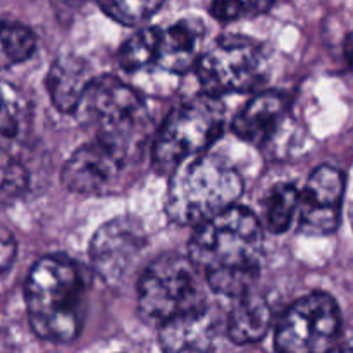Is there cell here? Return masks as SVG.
Segmentation results:
<instances>
[{
	"instance_id": "cell-9",
	"label": "cell",
	"mask_w": 353,
	"mask_h": 353,
	"mask_svg": "<svg viewBox=\"0 0 353 353\" xmlns=\"http://www.w3.org/2000/svg\"><path fill=\"white\" fill-rule=\"evenodd\" d=\"M145 247V231L137 219L116 217L95 231L90 259L100 279L119 283Z\"/></svg>"
},
{
	"instance_id": "cell-12",
	"label": "cell",
	"mask_w": 353,
	"mask_h": 353,
	"mask_svg": "<svg viewBox=\"0 0 353 353\" xmlns=\"http://www.w3.org/2000/svg\"><path fill=\"white\" fill-rule=\"evenodd\" d=\"M203 30L196 21L186 19L168 28H157L154 68L183 74L195 68L200 57Z\"/></svg>"
},
{
	"instance_id": "cell-26",
	"label": "cell",
	"mask_w": 353,
	"mask_h": 353,
	"mask_svg": "<svg viewBox=\"0 0 353 353\" xmlns=\"http://www.w3.org/2000/svg\"><path fill=\"white\" fill-rule=\"evenodd\" d=\"M345 55H347L348 64H350L353 69V33L348 34L347 41H345Z\"/></svg>"
},
{
	"instance_id": "cell-27",
	"label": "cell",
	"mask_w": 353,
	"mask_h": 353,
	"mask_svg": "<svg viewBox=\"0 0 353 353\" xmlns=\"http://www.w3.org/2000/svg\"><path fill=\"white\" fill-rule=\"evenodd\" d=\"M59 2L65 3V6H78V3H83L85 0H59Z\"/></svg>"
},
{
	"instance_id": "cell-6",
	"label": "cell",
	"mask_w": 353,
	"mask_h": 353,
	"mask_svg": "<svg viewBox=\"0 0 353 353\" xmlns=\"http://www.w3.org/2000/svg\"><path fill=\"white\" fill-rule=\"evenodd\" d=\"M224 109L212 95L195 97L169 112L154 140V164L174 171L181 162L199 155L223 133Z\"/></svg>"
},
{
	"instance_id": "cell-3",
	"label": "cell",
	"mask_w": 353,
	"mask_h": 353,
	"mask_svg": "<svg viewBox=\"0 0 353 353\" xmlns=\"http://www.w3.org/2000/svg\"><path fill=\"white\" fill-rule=\"evenodd\" d=\"M243 183L238 172L212 155H195L174 169L165 210L181 226H200L240 199Z\"/></svg>"
},
{
	"instance_id": "cell-13",
	"label": "cell",
	"mask_w": 353,
	"mask_h": 353,
	"mask_svg": "<svg viewBox=\"0 0 353 353\" xmlns=\"http://www.w3.org/2000/svg\"><path fill=\"white\" fill-rule=\"evenodd\" d=\"M216 334V323L205 307L161 324L159 341L164 353H212Z\"/></svg>"
},
{
	"instance_id": "cell-24",
	"label": "cell",
	"mask_w": 353,
	"mask_h": 353,
	"mask_svg": "<svg viewBox=\"0 0 353 353\" xmlns=\"http://www.w3.org/2000/svg\"><path fill=\"white\" fill-rule=\"evenodd\" d=\"M17 245L14 240L12 233L7 230L6 226L0 224V276L6 274L10 269V265L14 264V259H16Z\"/></svg>"
},
{
	"instance_id": "cell-4",
	"label": "cell",
	"mask_w": 353,
	"mask_h": 353,
	"mask_svg": "<svg viewBox=\"0 0 353 353\" xmlns=\"http://www.w3.org/2000/svg\"><path fill=\"white\" fill-rule=\"evenodd\" d=\"M76 112L93 140L116 148L126 159L143 143L148 130L143 99L112 76L93 79Z\"/></svg>"
},
{
	"instance_id": "cell-1",
	"label": "cell",
	"mask_w": 353,
	"mask_h": 353,
	"mask_svg": "<svg viewBox=\"0 0 353 353\" xmlns=\"http://www.w3.org/2000/svg\"><path fill=\"white\" fill-rule=\"evenodd\" d=\"M262 243L255 214L233 205L196 226L190 259L214 292L236 299L252 290L257 279Z\"/></svg>"
},
{
	"instance_id": "cell-17",
	"label": "cell",
	"mask_w": 353,
	"mask_h": 353,
	"mask_svg": "<svg viewBox=\"0 0 353 353\" xmlns=\"http://www.w3.org/2000/svg\"><path fill=\"white\" fill-rule=\"evenodd\" d=\"M37 38L21 23L0 19V71L23 64L33 55Z\"/></svg>"
},
{
	"instance_id": "cell-5",
	"label": "cell",
	"mask_w": 353,
	"mask_h": 353,
	"mask_svg": "<svg viewBox=\"0 0 353 353\" xmlns=\"http://www.w3.org/2000/svg\"><path fill=\"white\" fill-rule=\"evenodd\" d=\"M200 276L190 257L165 254L155 259L138 283V312L143 321L161 326L172 317L205 309Z\"/></svg>"
},
{
	"instance_id": "cell-8",
	"label": "cell",
	"mask_w": 353,
	"mask_h": 353,
	"mask_svg": "<svg viewBox=\"0 0 353 353\" xmlns=\"http://www.w3.org/2000/svg\"><path fill=\"white\" fill-rule=\"evenodd\" d=\"M195 72L207 95L250 92L262 78L261 48L250 38L224 37L200 54Z\"/></svg>"
},
{
	"instance_id": "cell-18",
	"label": "cell",
	"mask_w": 353,
	"mask_h": 353,
	"mask_svg": "<svg viewBox=\"0 0 353 353\" xmlns=\"http://www.w3.org/2000/svg\"><path fill=\"white\" fill-rule=\"evenodd\" d=\"M300 209V192L292 183L272 186L264 203V219L272 233H285Z\"/></svg>"
},
{
	"instance_id": "cell-21",
	"label": "cell",
	"mask_w": 353,
	"mask_h": 353,
	"mask_svg": "<svg viewBox=\"0 0 353 353\" xmlns=\"http://www.w3.org/2000/svg\"><path fill=\"white\" fill-rule=\"evenodd\" d=\"M164 0H99L109 17L124 26H137L150 19Z\"/></svg>"
},
{
	"instance_id": "cell-15",
	"label": "cell",
	"mask_w": 353,
	"mask_h": 353,
	"mask_svg": "<svg viewBox=\"0 0 353 353\" xmlns=\"http://www.w3.org/2000/svg\"><path fill=\"white\" fill-rule=\"evenodd\" d=\"M285 109L286 102L279 93H259L236 114L233 131L248 143H265L281 123Z\"/></svg>"
},
{
	"instance_id": "cell-20",
	"label": "cell",
	"mask_w": 353,
	"mask_h": 353,
	"mask_svg": "<svg viewBox=\"0 0 353 353\" xmlns=\"http://www.w3.org/2000/svg\"><path fill=\"white\" fill-rule=\"evenodd\" d=\"M26 185V168L10 148V138H0V202L19 196Z\"/></svg>"
},
{
	"instance_id": "cell-11",
	"label": "cell",
	"mask_w": 353,
	"mask_h": 353,
	"mask_svg": "<svg viewBox=\"0 0 353 353\" xmlns=\"http://www.w3.org/2000/svg\"><path fill=\"white\" fill-rule=\"evenodd\" d=\"M126 162L121 152L99 140L81 145L62 168V183L74 193H100L109 190L121 176Z\"/></svg>"
},
{
	"instance_id": "cell-2",
	"label": "cell",
	"mask_w": 353,
	"mask_h": 353,
	"mask_svg": "<svg viewBox=\"0 0 353 353\" xmlns=\"http://www.w3.org/2000/svg\"><path fill=\"white\" fill-rule=\"evenodd\" d=\"M83 285L78 265L69 257L47 255L34 262L24 283L28 319L38 338L69 343L83 324Z\"/></svg>"
},
{
	"instance_id": "cell-16",
	"label": "cell",
	"mask_w": 353,
	"mask_h": 353,
	"mask_svg": "<svg viewBox=\"0 0 353 353\" xmlns=\"http://www.w3.org/2000/svg\"><path fill=\"white\" fill-rule=\"evenodd\" d=\"M271 323L272 314L268 300L248 290L236 296L228 321V334L238 345L257 343L268 334Z\"/></svg>"
},
{
	"instance_id": "cell-23",
	"label": "cell",
	"mask_w": 353,
	"mask_h": 353,
	"mask_svg": "<svg viewBox=\"0 0 353 353\" xmlns=\"http://www.w3.org/2000/svg\"><path fill=\"white\" fill-rule=\"evenodd\" d=\"M276 0H214L212 16L219 21H236L265 12Z\"/></svg>"
},
{
	"instance_id": "cell-19",
	"label": "cell",
	"mask_w": 353,
	"mask_h": 353,
	"mask_svg": "<svg viewBox=\"0 0 353 353\" xmlns=\"http://www.w3.org/2000/svg\"><path fill=\"white\" fill-rule=\"evenodd\" d=\"M155 47H157V28H143L121 47V68L128 72L154 68Z\"/></svg>"
},
{
	"instance_id": "cell-22",
	"label": "cell",
	"mask_w": 353,
	"mask_h": 353,
	"mask_svg": "<svg viewBox=\"0 0 353 353\" xmlns=\"http://www.w3.org/2000/svg\"><path fill=\"white\" fill-rule=\"evenodd\" d=\"M24 117V102L19 92L0 79V138H10L19 131Z\"/></svg>"
},
{
	"instance_id": "cell-7",
	"label": "cell",
	"mask_w": 353,
	"mask_h": 353,
	"mask_svg": "<svg viewBox=\"0 0 353 353\" xmlns=\"http://www.w3.org/2000/svg\"><path fill=\"white\" fill-rule=\"evenodd\" d=\"M341 334V316L333 296L314 292L296 300L276 327L278 353H331Z\"/></svg>"
},
{
	"instance_id": "cell-10",
	"label": "cell",
	"mask_w": 353,
	"mask_h": 353,
	"mask_svg": "<svg viewBox=\"0 0 353 353\" xmlns=\"http://www.w3.org/2000/svg\"><path fill=\"white\" fill-rule=\"evenodd\" d=\"M343 195V172L333 165H319L300 193V230L316 236L334 233L340 224Z\"/></svg>"
},
{
	"instance_id": "cell-25",
	"label": "cell",
	"mask_w": 353,
	"mask_h": 353,
	"mask_svg": "<svg viewBox=\"0 0 353 353\" xmlns=\"http://www.w3.org/2000/svg\"><path fill=\"white\" fill-rule=\"evenodd\" d=\"M341 353H353V330L348 331L341 340Z\"/></svg>"
},
{
	"instance_id": "cell-14",
	"label": "cell",
	"mask_w": 353,
	"mask_h": 353,
	"mask_svg": "<svg viewBox=\"0 0 353 353\" xmlns=\"http://www.w3.org/2000/svg\"><path fill=\"white\" fill-rule=\"evenodd\" d=\"M93 79L90 65L81 57L65 54L55 59L47 74V92L55 109L76 112Z\"/></svg>"
}]
</instances>
